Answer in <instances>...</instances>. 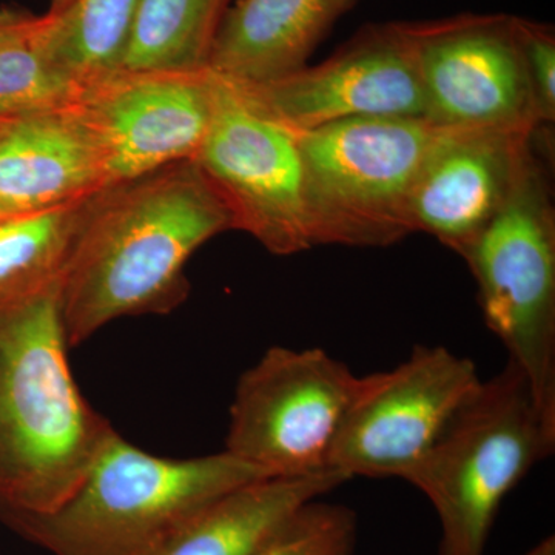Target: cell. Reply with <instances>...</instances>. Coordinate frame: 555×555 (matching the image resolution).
I'll return each instance as SVG.
<instances>
[{"label": "cell", "instance_id": "obj_1", "mask_svg": "<svg viewBox=\"0 0 555 555\" xmlns=\"http://www.w3.org/2000/svg\"><path fill=\"white\" fill-rule=\"evenodd\" d=\"M225 230L228 207L195 159L91 195L61 278L69 349L119 318L178 309L190 258Z\"/></svg>", "mask_w": 555, "mask_h": 555}, {"label": "cell", "instance_id": "obj_2", "mask_svg": "<svg viewBox=\"0 0 555 555\" xmlns=\"http://www.w3.org/2000/svg\"><path fill=\"white\" fill-rule=\"evenodd\" d=\"M61 281L0 301V518L42 516L116 433L73 378Z\"/></svg>", "mask_w": 555, "mask_h": 555}, {"label": "cell", "instance_id": "obj_3", "mask_svg": "<svg viewBox=\"0 0 555 555\" xmlns=\"http://www.w3.org/2000/svg\"><path fill=\"white\" fill-rule=\"evenodd\" d=\"M262 477L228 451L170 459L115 433L57 509L5 524L51 555H153L208 503Z\"/></svg>", "mask_w": 555, "mask_h": 555}, {"label": "cell", "instance_id": "obj_4", "mask_svg": "<svg viewBox=\"0 0 555 555\" xmlns=\"http://www.w3.org/2000/svg\"><path fill=\"white\" fill-rule=\"evenodd\" d=\"M555 449V423L514 364L483 382L403 477L440 521L438 555H485L503 500ZM531 555V554H525Z\"/></svg>", "mask_w": 555, "mask_h": 555}, {"label": "cell", "instance_id": "obj_5", "mask_svg": "<svg viewBox=\"0 0 555 555\" xmlns=\"http://www.w3.org/2000/svg\"><path fill=\"white\" fill-rule=\"evenodd\" d=\"M440 129L367 116L294 131L315 247H389L408 236L412 188Z\"/></svg>", "mask_w": 555, "mask_h": 555}, {"label": "cell", "instance_id": "obj_6", "mask_svg": "<svg viewBox=\"0 0 555 555\" xmlns=\"http://www.w3.org/2000/svg\"><path fill=\"white\" fill-rule=\"evenodd\" d=\"M463 259L476 278L486 326L555 423V218L534 152Z\"/></svg>", "mask_w": 555, "mask_h": 555}, {"label": "cell", "instance_id": "obj_7", "mask_svg": "<svg viewBox=\"0 0 555 555\" xmlns=\"http://www.w3.org/2000/svg\"><path fill=\"white\" fill-rule=\"evenodd\" d=\"M360 386L326 350L270 347L238 379L224 451L270 477L335 470L332 451Z\"/></svg>", "mask_w": 555, "mask_h": 555}, {"label": "cell", "instance_id": "obj_8", "mask_svg": "<svg viewBox=\"0 0 555 555\" xmlns=\"http://www.w3.org/2000/svg\"><path fill=\"white\" fill-rule=\"evenodd\" d=\"M215 79L214 116L193 159L228 207L232 230L280 257L315 247L297 134Z\"/></svg>", "mask_w": 555, "mask_h": 555}, {"label": "cell", "instance_id": "obj_9", "mask_svg": "<svg viewBox=\"0 0 555 555\" xmlns=\"http://www.w3.org/2000/svg\"><path fill=\"white\" fill-rule=\"evenodd\" d=\"M217 79L204 72L118 69L80 89L67 108L105 188L193 159L210 127Z\"/></svg>", "mask_w": 555, "mask_h": 555}, {"label": "cell", "instance_id": "obj_10", "mask_svg": "<svg viewBox=\"0 0 555 555\" xmlns=\"http://www.w3.org/2000/svg\"><path fill=\"white\" fill-rule=\"evenodd\" d=\"M480 383L470 358L423 345L397 367L361 377L332 451V469L350 480H403Z\"/></svg>", "mask_w": 555, "mask_h": 555}, {"label": "cell", "instance_id": "obj_11", "mask_svg": "<svg viewBox=\"0 0 555 555\" xmlns=\"http://www.w3.org/2000/svg\"><path fill=\"white\" fill-rule=\"evenodd\" d=\"M425 119L444 129L537 131L518 17L463 14L408 24Z\"/></svg>", "mask_w": 555, "mask_h": 555}, {"label": "cell", "instance_id": "obj_12", "mask_svg": "<svg viewBox=\"0 0 555 555\" xmlns=\"http://www.w3.org/2000/svg\"><path fill=\"white\" fill-rule=\"evenodd\" d=\"M233 87L251 107L292 131L367 116L425 118L406 22L369 27L313 67L259 86Z\"/></svg>", "mask_w": 555, "mask_h": 555}, {"label": "cell", "instance_id": "obj_13", "mask_svg": "<svg viewBox=\"0 0 555 555\" xmlns=\"http://www.w3.org/2000/svg\"><path fill=\"white\" fill-rule=\"evenodd\" d=\"M535 134L441 127L409 198L411 233H427L465 257L506 203Z\"/></svg>", "mask_w": 555, "mask_h": 555}, {"label": "cell", "instance_id": "obj_14", "mask_svg": "<svg viewBox=\"0 0 555 555\" xmlns=\"http://www.w3.org/2000/svg\"><path fill=\"white\" fill-rule=\"evenodd\" d=\"M349 0H238L219 27L208 72L259 86L305 67Z\"/></svg>", "mask_w": 555, "mask_h": 555}, {"label": "cell", "instance_id": "obj_15", "mask_svg": "<svg viewBox=\"0 0 555 555\" xmlns=\"http://www.w3.org/2000/svg\"><path fill=\"white\" fill-rule=\"evenodd\" d=\"M104 189L100 166L64 112L13 119L0 134V211L47 210Z\"/></svg>", "mask_w": 555, "mask_h": 555}, {"label": "cell", "instance_id": "obj_16", "mask_svg": "<svg viewBox=\"0 0 555 555\" xmlns=\"http://www.w3.org/2000/svg\"><path fill=\"white\" fill-rule=\"evenodd\" d=\"M349 480L327 470L236 486L190 517L153 555H255L302 506Z\"/></svg>", "mask_w": 555, "mask_h": 555}, {"label": "cell", "instance_id": "obj_17", "mask_svg": "<svg viewBox=\"0 0 555 555\" xmlns=\"http://www.w3.org/2000/svg\"><path fill=\"white\" fill-rule=\"evenodd\" d=\"M139 0H73L57 14L39 16L35 40L47 61L80 87L122 64Z\"/></svg>", "mask_w": 555, "mask_h": 555}, {"label": "cell", "instance_id": "obj_18", "mask_svg": "<svg viewBox=\"0 0 555 555\" xmlns=\"http://www.w3.org/2000/svg\"><path fill=\"white\" fill-rule=\"evenodd\" d=\"M230 0H139L119 69L204 72Z\"/></svg>", "mask_w": 555, "mask_h": 555}, {"label": "cell", "instance_id": "obj_19", "mask_svg": "<svg viewBox=\"0 0 555 555\" xmlns=\"http://www.w3.org/2000/svg\"><path fill=\"white\" fill-rule=\"evenodd\" d=\"M87 199L47 210L0 214V301L61 281Z\"/></svg>", "mask_w": 555, "mask_h": 555}, {"label": "cell", "instance_id": "obj_20", "mask_svg": "<svg viewBox=\"0 0 555 555\" xmlns=\"http://www.w3.org/2000/svg\"><path fill=\"white\" fill-rule=\"evenodd\" d=\"M39 16L28 30L0 43V118L64 112L82 89L43 56L35 40Z\"/></svg>", "mask_w": 555, "mask_h": 555}, {"label": "cell", "instance_id": "obj_21", "mask_svg": "<svg viewBox=\"0 0 555 555\" xmlns=\"http://www.w3.org/2000/svg\"><path fill=\"white\" fill-rule=\"evenodd\" d=\"M357 537L350 507L318 499L302 506L255 555H356Z\"/></svg>", "mask_w": 555, "mask_h": 555}, {"label": "cell", "instance_id": "obj_22", "mask_svg": "<svg viewBox=\"0 0 555 555\" xmlns=\"http://www.w3.org/2000/svg\"><path fill=\"white\" fill-rule=\"evenodd\" d=\"M526 72L540 126L555 120V36L550 25L518 20Z\"/></svg>", "mask_w": 555, "mask_h": 555}, {"label": "cell", "instance_id": "obj_23", "mask_svg": "<svg viewBox=\"0 0 555 555\" xmlns=\"http://www.w3.org/2000/svg\"><path fill=\"white\" fill-rule=\"evenodd\" d=\"M38 16L16 10H0V43L28 30Z\"/></svg>", "mask_w": 555, "mask_h": 555}, {"label": "cell", "instance_id": "obj_24", "mask_svg": "<svg viewBox=\"0 0 555 555\" xmlns=\"http://www.w3.org/2000/svg\"><path fill=\"white\" fill-rule=\"evenodd\" d=\"M73 0H50V14H57L61 13V11H64L67 9L69 3H72Z\"/></svg>", "mask_w": 555, "mask_h": 555}, {"label": "cell", "instance_id": "obj_25", "mask_svg": "<svg viewBox=\"0 0 555 555\" xmlns=\"http://www.w3.org/2000/svg\"><path fill=\"white\" fill-rule=\"evenodd\" d=\"M11 120L13 119H3V118H0V134L3 133V130L7 129V126H9V124L11 122Z\"/></svg>", "mask_w": 555, "mask_h": 555}, {"label": "cell", "instance_id": "obj_26", "mask_svg": "<svg viewBox=\"0 0 555 555\" xmlns=\"http://www.w3.org/2000/svg\"><path fill=\"white\" fill-rule=\"evenodd\" d=\"M350 3H353V0H349Z\"/></svg>", "mask_w": 555, "mask_h": 555}, {"label": "cell", "instance_id": "obj_27", "mask_svg": "<svg viewBox=\"0 0 555 555\" xmlns=\"http://www.w3.org/2000/svg\"><path fill=\"white\" fill-rule=\"evenodd\" d=\"M0 214H2V211H0Z\"/></svg>", "mask_w": 555, "mask_h": 555}]
</instances>
